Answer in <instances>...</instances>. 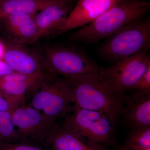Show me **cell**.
<instances>
[{
    "instance_id": "277c9868",
    "label": "cell",
    "mask_w": 150,
    "mask_h": 150,
    "mask_svg": "<svg viewBox=\"0 0 150 150\" xmlns=\"http://www.w3.org/2000/svg\"><path fill=\"white\" fill-rule=\"evenodd\" d=\"M47 72L63 78L97 74L99 67L83 51L64 45L46 46L39 51Z\"/></svg>"
},
{
    "instance_id": "4fadbf2b",
    "label": "cell",
    "mask_w": 150,
    "mask_h": 150,
    "mask_svg": "<svg viewBox=\"0 0 150 150\" xmlns=\"http://www.w3.org/2000/svg\"><path fill=\"white\" fill-rule=\"evenodd\" d=\"M48 74L27 75L14 72L6 75L0 78V94L19 106L25 105L27 95Z\"/></svg>"
},
{
    "instance_id": "e0dca14e",
    "label": "cell",
    "mask_w": 150,
    "mask_h": 150,
    "mask_svg": "<svg viewBox=\"0 0 150 150\" xmlns=\"http://www.w3.org/2000/svg\"><path fill=\"white\" fill-rule=\"evenodd\" d=\"M12 112L0 111V143H20L13 121Z\"/></svg>"
},
{
    "instance_id": "2e32d148",
    "label": "cell",
    "mask_w": 150,
    "mask_h": 150,
    "mask_svg": "<svg viewBox=\"0 0 150 150\" xmlns=\"http://www.w3.org/2000/svg\"><path fill=\"white\" fill-rule=\"evenodd\" d=\"M60 0H3L0 2V18L11 15H35Z\"/></svg>"
},
{
    "instance_id": "ba28073f",
    "label": "cell",
    "mask_w": 150,
    "mask_h": 150,
    "mask_svg": "<svg viewBox=\"0 0 150 150\" xmlns=\"http://www.w3.org/2000/svg\"><path fill=\"white\" fill-rule=\"evenodd\" d=\"M12 118L20 143L41 148L48 133L58 123L28 105L15 109Z\"/></svg>"
},
{
    "instance_id": "5b68a950",
    "label": "cell",
    "mask_w": 150,
    "mask_h": 150,
    "mask_svg": "<svg viewBox=\"0 0 150 150\" xmlns=\"http://www.w3.org/2000/svg\"><path fill=\"white\" fill-rule=\"evenodd\" d=\"M108 38L100 53L115 63L148 52L150 46V21L142 18L131 22Z\"/></svg>"
},
{
    "instance_id": "9a60e30c",
    "label": "cell",
    "mask_w": 150,
    "mask_h": 150,
    "mask_svg": "<svg viewBox=\"0 0 150 150\" xmlns=\"http://www.w3.org/2000/svg\"><path fill=\"white\" fill-rule=\"evenodd\" d=\"M130 129L150 126V94L136 92L126 96L124 112L121 116Z\"/></svg>"
},
{
    "instance_id": "30bf717a",
    "label": "cell",
    "mask_w": 150,
    "mask_h": 150,
    "mask_svg": "<svg viewBox=\"0 0 150 150\" xmlns=\"http://www.w3.org/2000/svg\"><path fill=\"white\" fill-rule=\"evenodd\" d=\"M23 46L11 43L4 46L1 59L16 72L27 75L49 74L39 51H29Z\"/></svg>"
},
{
    "instance_id": "7c38bea8",
    "label": "cell",
    "mask_w": 150,
    "mask_h": 150,
    "mask_svg": "<svg viewBox=\"0 0 150 150\" xmlns=\"http://www.w3.org/2000/svg\"><path fill=\"white\" fill-rule=\"evenodd\" d=\"M74 5V0H60L36 14L38 33L36 42L42 38L54 36Z\"/></svg>"
},
{
    "instance_id": "52a82bcc",
    "label": "cell",
    "mask_w": 150,
    "mask_h": 150,
    "mask_svg": "<svg viewBox=\"0 0 150 150\" xmlns=\"http://www.w3.org/2000/svg\"><path fill=\"white\" fill-rule=\"evenodd\" d=\"M149 66V55L143 52L119 60L110 67L100 68L98 74L114 91L125 94L131 90Z\"/></svg>"
},
{
    "instance_id": "8992f818",
    "label": "cell",
    "mask_w": 150,
    "mask_h": 150,
    "mask_svg": "<svg viewBox=\"0 0 150 150\" xmlns=\"http://www.w3.org/2000/svg\"><path fill=\"white\" fill-rule=\"evenodd\" d=\"M62 124L90 144L103 146L113 142L115 125L102 112L74 105Z\"/></svg>"
},
{
    "instance_id": "ac0fdd59",
    "label": "cell",
    "mask_w": 150,
    "mask_h": 150,
    "mask_svg": "<svg viewBox=\"0 0 150 150\" xmlns=\"http://www.w3.org/2000/svg\"><path fill=\"white\" fill-rule=\"evenodd\" d=\"M131 146L150 147V126L131 129L123 146Z\"/></svg>"
},
{
    "instance_id": "7402d4cb",
    "label": "cell",
    "mask_w": 150,
    "mask_h": 150,
    "mask_svg": "<svg viewBox=\"0 0 150 150\" xmlns=\"http://www.w3.org/2000/svg\"><path fill=\"white\" fill-rule=\"evenodd\" d=\"M14 72L15 71L11 67L0 58V78Z\"/></svg>"
},
{
    "instance_id": "7a4b0ae2",
    "label": "cell",
    "mask_w": 150,
    "mask_h": 150,
    "mask_svg": "<svg viewBox=\"0 0 150 150\" xmlns=\"http://www.w3.org/2000/svg\"><path fill=\"white\" fill-rule=\"evenodd\" d=\"M150 8L142 0H121L95 20L73 33L72 40L89 44L108 38L131 22L142 18Z\"/></svg>"
},
{
    "instance_id": "44dd1931",
    "label": "cell",
    "mask_w": 150,
    "mask_h": 150,
    "mask_svg": "<svg viewBox=\"0 0 150 150\" xmlns=\"http://www.w3.org/2000/svg\"><path fill=\"white\" fill-rule=\"evenodd\" d=\"M20 107L0 94V111L12 112L15 109Z\"/></svg>"
},
{
    "instance_id": "d6986e66",
    "label": "cell",
    "mask_w": 150,
    "mask_h": 150,
    "mask_svg": "<svg viewBox=\"0 0 150 150\" xmlns=\"http://www.w3.org/2000/svg\"><path fill=\"white\" fill-rule=\"evenodd\" d=\"M131 90H137V92L142 95L150 94V66L137 81Z\"/></svg>"
},
{
    "instance_id": "603a6c76",
    "label": "cell",
    "mask_w": 150,
    "mask_h": 150,
    "mask_svg": "<svg viewBox=\"0 0 150 150\" xmlns=\"http://www.w3.org/2000/svg\"><path fill=\"white\" fill-rule=\"evenodd\" d=\"M128 150H150V147H145L137 146H131L128 147H125Z\"/></svg>"
},
{
    "instance_id": "ffe728a7",
    "label": "cell",
    "mask_w": 150,
    "mask_h": 150,
    "mask_svg": "<svg viewBox=\"0 0 150 150\" xmlns=\"http://www.w3.org/2000/svg\"><path fill=\"white\" fill-rule=\"evenodd\" d=\"M0 150H44L34 145L21 143H0Z\"/></svg>"
},
{
    "instance_id": "9c48e42d",
    "label": "cell",
    "mask_w": 150,
    "mask_h": 150,
    "mask_svg": "<svg viewBox=\"0 0 150 150\" xmlns=\"http://www.w3.org/2000/svg\"><path fill=\"white\" fill-rule=\"evenodd\" d=\"M121 0H79L54 36L84 27Z\"/></svg>"
},
{
    "instance_id": "cb8c5ba5",
    "label": "cell",
    "mask_w": 150,
    "mask_h": 150,
    "mask_svg": "<svg viewBox=\"0 0 150 150\" xmlns=\"http://www.w3.org/2000/svg\"><path fill=\"white\" fill-rule=\"evenodd\" d=\"M119 150H128L126 149V148H125V147L123 146H122L120 148Z\"/></svg>"
},
{
    "instance_id": "5bb4252c",
    "label": "cell",
    "mask_w": 150,
    "mask_h": 150,
    "mask_svg": "<svg viewBox=\"0 0 150 150\" xmlns=\"http://www.w3.org/2000/svg\"><path fill=\"white\" fill-rule=\"evenodd\" d=\"M42 149L44 150H105L102 146L83 140L62 123H56L48 133Z\"/></svg>"
},
{
    "instance_id": "8fae6325",
    "label": "cell",
    "mask_w": 150,
    "mask_h": 150,
    "mask_svg": "<svg viewBox=\"0 0 150 150\" xmlns=\"http://www.w3.org/2000/svg\"><path fill=\"white\" fill-rule=\"evenodd\" d=\"M36 15L18 14L0 18L9 43L25 46L36 42L38 33Z\"/></svg>"
},
{
    "instance_id": "3957f363",
    "label": "cell",
    "mask_w": 150,
    "mask_h": 150,
    "mask_svg": "<svg viewBox=\"0 0 150 150\" xmlns=\"http://www.w3.org/2000/svg\"><path fill=\"white\" fill-rule=\"evenodd\" d=\"M28 105L58 122L64 119L75 105L72 92L63 78L48 74L30 92Z\"/></svg>"
},
{
    "instance_id": "d4e9b609",
    "label": "cell",
    "mask_w": 150,
    "mask_h": 150,
    "mask_svg": "<svg viewBox=\"0 0 150 150\" xmlns=\"http://www.w3.org/2000/svg\"><path fill=\"white\" fill-rule=\"evenodd\" d=\"M3 1V0H0V2L1 1Z\"/></svg>"
},
{
    "instance_id": "6da1fadb",
    "label": "cell",
    "mask_w": 150,
    "mask_h": 150,
    "mask_svg": "<svg viewBox=\"0 0 150 150\" xmlns=\"http://www.w3.org/2000/svg\"><path fill=\"white\" fill-rule=\"evenodd\" d=\"M63 78L72 92L75 105L104 113L116 125L124 112L127 95L114 91L98 73Z\"/></svg>"
}]
</instances>
